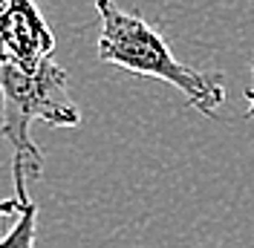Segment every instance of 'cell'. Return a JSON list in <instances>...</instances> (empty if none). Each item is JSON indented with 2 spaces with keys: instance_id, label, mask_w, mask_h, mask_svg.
<instances>
[{
  "instance_id": "6da1fadb",
  "label": "cell",
  "mask_w": 254,
  "mask_h": 248,
  "mask_svg": "<svg viewBox=\"0 0 254 248\" xmlns=\"http://www.w3.org/2000/svg\"><path fill=\"white\" fill-rule=\"evenodd\" d=\"M0 101L3 124L0 133L12 147L15 196L29 199V185L44 176V153L32 139V124L72 130L81 124V110L69 95V75L52 58H44L35 69L0 63Z\"/></svg>"
},
{
  "instance_id": "7a4b0ae2",
  "label": "cell",
  "mask_w": 254,
  "mask_h": 248,
  "mask_svg": "<svg viewBox=\"0 0 254 248\" xmlns=\"http://www.w3.org/2000/svg\"><path fill=\"white\" fill-rule=\"evenodd\" d=\"M98 12V61L122 66L133 75L159 78L185 95L188 107L202 116H217L225 104V75L193 69L176 58L168 41L159 35L139 12H127L116 0H95Z\"/></svg>"
},
{
  "instance_id": "3957f363",
  "label": "cell",
  "mask_w": 254,
  "mask_h": 248,
  "mask_svg": "<svg viewBox=\"0 0 254 248\" xmlns=\"http://www.w3.org/2000/svg\"><path fill=\"white\" fill-rule=\"evenodd\" d=\"M55 52V35L35 0H0V63L35 69Z\"/></svg>"
},
{
  "instance_id": "277c9868",
  "label": "cell",
  "mask_w": 254,
  "mask_h": 248,
  "mask_svg": "<svg viewBox=\"0 0 254 248\" xmlns=\"http://www.w3.org/2000/svg\"><path fill=\"white\" fill-rule=\"evenodd\" d=\"M35 234H38V202L26 199L15 214L12 228L0 234V248H35Z\"/></svg>"
},
{
  "instance_id": "5b68a950",
  "label": "cell",
  "mask_w": 254,
  "mask_h": 248,
  "mask_svg": "<svg viewBox=\"0 0 254 248\" xmlns=\"http://www.w3.org/2000/svg\"><path fill=\"white\" fill-rule=\"evenodd\" d=\"M23 208V202L17 199V196H12V199H0V219L6 217H15L17 211Z\"/></svg>"
},
{
  "instance_id": "8992f818",
  "label": "cell",
  "mask_w": 254,
  "mask_h": 248,
  "mask_svg": "<svg viewBox=\"0 0 254 248\" xmlns=\"http://www.w3.org/2000/svg\"><path fill=\"white\" fill-rule=\"evenodd\" d=\"M246 119H254V58H252V84L246 87Z\"/></svg>"
}]
</instances>
